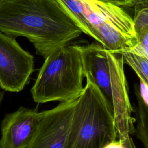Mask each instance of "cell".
Segmentation results:
<instances>
[{
    "instance_id": "cell-1",
    "label": "cell",
    "mask_w": 148,
    "mask_h": 148,
    "mask_svg": "<svg viewBox=\"0 0 148 148\" xmlns=\"http://www.w3.org/2000/svg\"><path fill=\"white\" fill-rule=\"evenodd\" d=\"M0 31L27 38L44 58L82 33L58 0H0Z\"/></svg>"
},
{
    "instance_id": "cell-2",
    "label": "cell",
    "mask_w": 148,
    "mask_h": 148,
    "mask_svg": "<svg viewBox=\"0 0 148 148\" xmlns=\"http://www.w3.org/2000/svg\"><path fill=\"white\" fill-rule=\"evenodd\" d=\"M86 79L76 99L66 148H103L118 137L113 111L98 87Z\"/></svg>"
},
{
    "instance_id": "cell-3",
    "label": "cell",
    "mask_w": 148,
    "mask_h": 148,
    "mask_svg": "<svg viewBox=\"0 0 148 148\" xmlns=\"http://www.w3.org/2000/svg\"><path fill=\"white\" fill-rule=\"evenodd\" d=\"M84 77L80 46L67 45L45 58L31 89L32 99L39 103L76 99Z\"/></svg>"
},
{
    "instance_id": "cell-4",
    "label": "cell",
    "mask_w": 148,
    "mask_h": 148,
    "mask_svg": "<svg viewBox=\"0 0 148 148\" xmlns=\"http://www.w3.org/2000/svg\"><path fill=\"white\" fill-rule=\"evenodd\" d=\"M16 38L0 31V88L17 92L28 83L34 71V57Z\"/></svg>"
},
{
    "instance_id": "cell-5",
    "label": "cell",
    "mask_w": 148,
    "mask_h": 148,
    "mask_svg": "<svg viewBox=\"0 0 148 148\" xmlns=\"http://www.w3.org/2000/svg\"><path fill=\"white\" fill-rule=\"evenodd\" d=\"M76 99L43 112L36 131L26 148H66Z\"/></svg>"
},
{
    "instance_id": "cell-6",
    "label": "cell",
    "mask_w": 148,
    "mask_h": 148,
    "mask_svg": "<svg viewBox=\"0 0 148 148\" xmlns=\"http://www.w3.org/2000/svg\"><path fill=\"white\" fill-rule=\"evenodd\" d=\"M108 60L113 109L116 127L119 137L131 135L134 133L133 111L130 104L123 56H118L106 50Z\"/></svg>"
},
{
    "instance_id": "cell-7",
    "label": "cell",
    "mask_w": 148,
    "mask_h": 148,
    "mask_svg": "<svg viewBox=\"0 0 148 148\" xmlns=\"http://www.w3.org/2000/svg\"><path fill=\"white\" fill-rule=\"evenodd\" d=\"M43 112L20 107L6 114L1 122L0 148H26L34 136Z\"/></svg>"
},
{
    "instance_id": "cell-8",
    "label": "cell",
    "mask_w": 148,
    "mask_h": 148,
    "mask_svg": "<svg viewBox=\"0 0 148 148\" xmlns=\"http://www.w3.org/2000/svg\"><path fill=\"white\" fill-rule=\"evenodd\" d=\"M77 1L82 5L85 17L97 38L95 32V28L105 22L112 25L124 34L136 39L132 18L121 7L99 0Z\"/></svg>"
},
{
    "instance_id": "cell-9",
    "label": "cell",
    "mask_w": 148,
    "mask_h": 148,
    "mask_svg": "<svg viewBox=\"0 0 148 148\" xmlns=\"http://www.w3.org/2000/svg\"><path fill=\"white\" fill-rule=\"evenodd\" d=\"M80 50L84 77L90 79L98 87L114 112L110 69L106 50L98 42L80 46Z\"/></svg>"
},
{
    "instance_id": "cell-10",
    "label": "cell",
    "mask_w": 148,
    "mask_h": 148,
    "mask_svg": "<svg viewBox=\"0 0 148 148\" xmlns=\"http://www.w3.org/2000/svg\"><path fill=\"white\" fill-rule=\"evenodd\" d=\"M95 32L103 49L113 54L132 47L136 44V39L124 34L112 25L105 22L98 25Z\"/></svg>"
},
{
    "instance_id": "cell-11",
    "label": "cell",
    "mask_w": 148,
    "mask_h": 148,
    "mask_svg": "<svg viewBox=\"0 0 148 148\" xmlns=\"http://www.w3.org/2000/svg\"><path fill=\"white\" fill-rule=\"evenodd\" d=\"M70 17L79 27L82 32L90 36L99 43L98 39L94 33L87 21L83 8L77 0H58Z\"/></svg>"
},
{
    "instance_id": "cell-12",
    "label": "cell",
    "mask_w": 148,
    "mask_h": 148,
    "mask_svg": "<svg viewBox=\"0 0 148 148\" xmlns=\"http://www.w3.org/2000/svg\"><path fill=\"white\" fill-rule=\"evenodd\" d=\"M138 106L135 108L136 127L134 134L139 139L145 148H148V104L146 103L136 94Z\"/></svg>"
},
{
    "instance_id": "cell-13",
    "label": "cell",
    "mask_w": 148,
    "mask_h": 148,
    "mask_svg": "<svg viewBox=\"0 0 148 148\" xmlns=\"http://www.w3.org/2000/svg\"><path fill=\"white\" fill-rule=\"evenodd\" d=\"M117 54L123 56L124 62L134 69L139 80L148 84V58L128 51H120Z\"/></svg>"
},
{
    "instance_id": "cell-14",
    "label": "cell",
    "mask_w": 148,
    "mask_h": 148,
    "mask_svg": "<svg viewBox=\"0 0 148 148\" xmlns=\"http://www.w3.org/2000/svg\"><path fill=\"white\" fill-rule=\"evenodd\" d=\"M136 35L148 32V8L145 5L141 8H136L134 18H132Z\"/></svg>"
},
{
    "instance_id": "cell-15",
    "label": "cell",
    "mask_w": 148,
    "mask_h": 148,
    "mask_svg": "<svg viewBox=\"0 0 148 148\" xmlns=\"http://www.w3.org/2000/svg\"><path fill=\"white\" fill-rule=\"evenodd\" d=\"M136 36V44L134 47L117 51L114 54H117L120 51H128L148 58V32L138 34Z\"/></svg>"
},
{
    "instance_id": "cell-16",
    "label": "cell",
    "mask_w": 148,
    "mask_h": 148,
    "mask_svg": "<svg viewBox=\"0 0 148 148\" xmlns=\"http://www.w3.org/2000/svg\"><path fill=\"white\" fill-rule=\"evenodd\" d=\"M113 3L119 6H133L135 5V0H99Z\"/></svg>"
},
{
    "instance_id": "cell-17",
    "label": "cell",
    "mask_w": 148,
    "mask_h": 148,
    "mask_svg": "<svg viewBox=\"0 0 148 148\" xmlns=\"http://www.w3.org/2000/svg\"><path fill=\"white\" fill-rule=\"evenodd\" d=\"M119 139L123 143L126 148H136L130 135L119 137Z\"/></svg>"
},
{
    "instance_id": "cell-18",
    "label": "cell",
    "mask_w": 148,
    "mask_h": 148,
    "mask_svg": "<svg viewBox=\"0 0 148 148\" xmlns=\"http://www.w3.org/2000/svg\"><path fill=\"white\" fill-rule=\"evenodd\" d=\"M103 148H126L123 143L120 140H113L107 144Z\"/></svg>"
},
{
    "instance_id": "cell-19",
    "label": "cell",
    "mask_w": 148,
    "mask_h": 148,
    "mask_svg": "<svg viewBox=\"0 0 148 148\" xmlns=\"http://www.w3.org/2000/svg\"><path fill=\"white\" fill-rule=\"evenodd\" d=\"M3 95H4V92L3 91H2V90L0 88V105L1 103V102L3 99Z\"/></svg>"
},
{
    "instance_id": "cell-20",
    "label": "cell",
    "mask_w": 148,
    "mask_h": 148,
    "mask_svg": "<svg viewBox=\"0 0 148 148\" xmlns=\"http://www.w3.org/2000/svg\"><path fill=\"white\" fill-rule=\"evenodd\" d=\"M135 4H139V2H140L142 4H144V1L145 2H147V0H135Z\"/></svg>"
}]
</instances>
